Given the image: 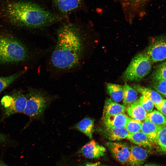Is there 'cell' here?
Instances as JSON below:
<instances>
[{
  "label": "cell",
  "mask_w": 166,
  "mask_h": 166,
  "mask_svg": "<svg viewBox=\"0 0 166 166\" xmlns=\"http://www.w3.org/2000/svg\"><path fill=\"white\" fill-rule=\"evenodd\" d=\"M57 37L51 57L53 65L64 71L79 66L85 50L84 38L80 28L73 24H64L58 29Z\"/></svg>",
  "instance_id": "1"
},
{
  "label": "cell",
  "mask_w": 166,
  "mask_h": 166,
  "mask_svg": "<svg viewBox=\"0 0 166 166\" xmlns=\"http://www.w3.org/2000/svg\"><path fill=\"white\" fill-rule=\"evenodd\" d=\"M1 14L12 24L34 28L47 26L61 19L59 15L27 1L7 2L1 8Z\"/></svg>",
  "instance_id": "2"
},
{
  "label": "cell",
  "mask_w": 166,
  "mask_h": 166,
  "mask_svg": "<svg viewBox=\"0 0 166 166\" xmlns=\"http://www.w3.org/2000/svg\"><path fill=\"white\" fill-rule=\"evenodd\" d=\"M29 56L28 49L20 41L10 35L0 34V63L23 61Z\"/></svg>",
  "instance_id": "3"
},
{
  "label": "cell",
  "mask_w": 166,
  "mask_h": 166,
  "mask_svg": "<svg viewBox=\"0 0 166 166\" xmlns=\"http://www.w3.org/2000/svg\"><path fill=\"white\" fill-rule=\"evenodd\" d=\"M152 63L144 52L136 55L124 72V78L130 81L136 82L141 80L150 72Z\"/></svg>",
  "instance_id": "4"
},
{
  "label": "cell",
  "mask_w": 166,
  "mask_h": 166,
  "mask_svg": "<svg viewBox=\"0 0 166 166\" xmlns=\"http://www.w3.org/2000/svg\"><path fill=\"white\" fill-rule=\"evenodd\" d=\"M26 97V105L23 113L32 119L39 118L49 103V97L44 92L38 90L31 91Z\"/></svg>",
  "instance_id": "5"
},
{
  "label": "cell",
  "mask_w": 166,
  "mask_h": 166,
  "mask_svg": "<svg viewBox=\"0 0 166 166\" xmlns=\"http://www.w3.org/2000/svg\"><path fill=\"white\" fill-rule=\"evenodd\" d=\"M26 101V96L19 92L4 96L1 104L4 109V116L8 117L16 113H23Z\"/></svg>",
  "instance_id": "6"
},
{
  "label": "cell",
  "mask_w": 166,
  "mask_h": 166,
  "mask_svg": "<svg viewBox=\"0 0 166 166\" xmlns=\"http://www.w3.org/2000/svg\"><path fill=\"white\" fill-rule=\"evenodd\" d=\"M106 147L113 157L123 164H127L130 153V147L125 143L108 141L106 143Z\"/></svg>",
  "instance_id": "7"
},
{
  "label": "cell",
  "mask_w": 166,
  "mask_h": 166,
  "mask_svg": "<svg viewBox=\"0 0 166 166\" xmlns=\"http://www.w3.org/2000/svg\"><path fill=\"white\" fill-rule=\"evenodd\" d=\"M144 52L152 62L164 60L166 59V39H159L153 42Z\"/></svg>",
  "instance_id": "8"
},
{
  "label": "cell",
  "mask_w": 166,
  "mask_h": 166,
  "mask_svg": "<svg viewBox=\"0 0 166 166\" xmlns=\"http://www.w3.org/2000/svg\"><path fill=\"white\" fill-rule=\"evenodd\" d=\"M149 153V150L136 145H131L127 164L128 166H142Z\"/></svg>",
  "instance_id": "9"
},
{
  "label": "cell",
  "mask_w": 166,
  "mask_h": 166,
  "mask_svg": "<svg viewBox=\"0 0 166 166\" xmlns=\"http://www.w3.org/2000/svg\"><path fill=\"white\" fill-rule=\"evenodd\" d=\"M106 149L105 147L93 140L84 145L79 152L85 157L97 159L103 156Z\"/></svg>",
  "instance_id": "10"
},
{
  "label": "cell",
  "mask_w": 166,
  "mask_h": 166,
  "mask_svg": "<svg viewBox=\"0 0 166 166\" xmlns=\"http://www.w3.org/2000/svg\"><path fill=\"white\" fill-rule=\"evenodd\" d=\"M132 87L136 91L146 96L150 100L156 108L160 111L164 99L159 93L150 88L138 84H134Z\"/></svg>",
  "instance_id": "11"
},
{
  "label": "cell",
  "mask_w": 166,
  "mask_h": 166,
  "mask_svg": "<svg viewBox=\"0 0 166 166\" xmlns=\"http://www.w3.org/2000/svg\"><path fill=\"white\" fill-rule=\"evenodd\" d=\"M59 11L66 16L76 10L81 5L82 0H53Z\"/></svg>",
  "instance_id": "12"
},
{
  "label": "cell",
  "mask_w": 166,
  "mask_h": 166,
  "mask_svg": "<svg viewBox=\"0 0 166 166\" xmlns=\"http://www.w3.org/2000/svg\"><path fill=\"white\" fill-rule=\"evenodd\" d=\"M101 131L103 136L111 141L125 139L127 138L128 135L125 127L116 128L105 127Z\"/></svg>",
  "instance_id": "13"
},
{
  "label": "cell",
  "mask_w": 166,
  "mask_h": 166,
  "mask_svg": "<svg viewBox=\"0 0 166 166\" xmlns=\"http://www.w3.org/2000/svg\"><path fill=\"white\" fill-rule=\"evenodd\" d=\"M128 117L122 113L110 115L102 119L105 127L121 128L125 127Z\"/></svg>",
  "instance_id": "14"
},
{
  "label": "cell",
  "mask_w": 166,
  "mask_h": 166,
  "mask_svg": "<svg viewBox=\"0 0 166 166\" xmlns=\"http://www.w3.org/2000/svg\"><path fill=\"white\" fill-rule=\"evenodd\" d=\"M135 144L150 150L153 148L152 143L147 136L141 131L129 134L127 138Z\"/></svg>",
  "instance_id": "15"
},
{
  "label": "cell",
  "mask_w": 166,
  "mask_h": 166,
  "mask_svg": "<svg viewBox=\"0 0 166 166\" xmlns=\"http://www.w3.org/2000/svg\"><path fill=\"white\" fill-rule=\"evenodd\" d=\"M126 109V107L108 98L105 101L103 111L102 119L108 116L124 113Z\"/></svg>",
  "instance_id": "16"
},
{
  "label": "cell",
  "mask_w": 166,
  "mask_h": 166,
  "mask_svg": "<svg viewBox=\"0 0 166 166\" xmlns=\"http://www.w3.org/2000/svg\"><path fill=\"white\" fill-rule=\"evenodd\" d=\"M128 115L132 119L144 121L146 118L147 113L141 106L139 100L127 107Z\"/></svg>",
  "instance_id": "17"
},
{
  "label": "cell",
  "mask_w": 166,
  "mask_h": 166,
  "mask_svg": "<svg viewBox=\"0 0 166 166\" xmlns=\"http://www.w3.org/2000/svg\"><path fill=\"white\" fill-rule=\"evenodd\" d=\"M160 126L146 118L142 123L141 131L147 136L152 144H156L158 132Z\"/></svg>",
  "instance_id": "18"
},
{
  "label": "cell",
  "mask_w": 166,
  "mask_h": 166,
  "mask_svg": "<svg viewBox=\"0 0 166 166\" xmlns=\"http://www.w3.org/2000/svg\"><path fill=\"white\" fill-rule=\"evenodd\" d=\"M94 124V120L90 118H85L77 123L74 128L91 138L92 137Z\"/></svg>",
  "instance_id": "19"
},
{
  "label": "cell",
  "mask_w": 166,
  "mask_h": 166,
  "mask_svg": "<svg viewBox=\"0 0 166 166\" xmlns=\"http://www.w3.org/2000/svg\"><path fill=\"white\" fill-rule=\"evenodd\" d=\"M106 87L109 94L115 102H119L123 99V86L117 84L108 83Z\"/></svg>",
  "instance_id": "20"
},
{
  "label": "cell",
  "mask_w": 166,
  "mask_h": 166,
  "mask_svg": "<svg viewBox=\"0 0 166 166\" xmlns=\"http://www.w3.org/2000/svg\"><path fill=\"white\" fill-rule=\"evenodd\" d=\"M137 94L136 91L132 87L125 82L123 86V103L127 107L137 99Z\"/></svg>",
  "instance_id": "21"
},
{
  "label": "cell",
  "mask_w": 166,
  "mask_h": 166,
  "mask_svg": "<svg viewBox=\"0 0 166 166\" xmlns=\"http://www.w3.org/2000/svg\"><path fill=\"white\" fill-rule=\"evenodd\" d=\"M146 118L158 126H166V117L158 110H154L147 113Z\"/></svg>",
  "instance_id": "22"
},
{
  "label": "cell",
  "mask_w": 166,
  "mask_h": 166,
  "mask_svg": "<svg viewBox=\"0 0 166 166\" xmlns=\"http://www.w3.org/2000/svg\"><path fill=\"white\" fill-rule=\"evenodd\" d=\"M156 144L162 152L166 153V126L160 127L157 135Z\"/></svg>",
  "instance_id": "23"
},
{
  "label": "cell",
  "mask_w": 166,
  "mask_h": 166,
  "mask_svg": "<svg viewBox=\"0 0 166 166\" xmlns=\"http://www.w3.org/2000/svg\"><path fill=\"white\" fill-rule=\"evenodd\" d=\"M146 0H126L124 2L126 9L132 14H137L143 3Z\"/></svg>",
  "instance_id": "24"
},
{
  "label": "cell",
  "mask_w": 166,
  "mask_h": 166,
  "mask_svg": "<svg viewBox=\"0 0 166 166\" xmlns=\"http://www.w3.org/2000/svg\"><path fill=\"white\" fill-rule=\"evenodd\" d=\"M23 72L22 71L7 77H0V93L19 77Z\"/></svg>",
  "instance_id": "25"
},
{
  "label": "cell",
  "mask_w": 166,
  "mask_h": 166,
  "mask_svg": "<svg viewBox=\"0 0 166 166\" xmlns=\"http://www.w3.org/2000/svg\"><path fill=\"white\" fill-rule=\"evenodd\" d=\"M142 124L141 121L128 117L125 127L128 134H131L141 131Z\"/></svg>",
  "instance_id": "26"
},
{
  "label": "cell",
  "mask_w": 166,
  "mask_h": 166,
  "mask_svg": "<svg viewBox=\"0 0 166 166\" xmlns=\"http://www.w3.org/2000/svg\"><path fill=\"white\" fill-rule=\"evenodd\" d=\"M152 87L159 93L166 97V80L162 79L153 80Z\"/></svg>",
  "instance_id": "27"
},
{
  "label": "cell",
  "mask_w": 166,
  "mask_h": 166,
  "mask_svg": "<svg viewBox=\"0 0 166 166\" xmlns=\"http://www.w3.org/2000/svg\"><path fill=\"white\" fill-rule=\"evenodd\" d=\"M139 101L141 106L147 113L153 111L154 105L152 102L147 97L142 95Z\"/></svg>",
  "instance_id": "28"
},
{
  "label": "cell",
  "mask_w": 166,
  "mask_h": 166,
  "mask_svg": "<svg viewBox=\"0 0 166 166\" xmlns=\"http://www.w3.org/2000/svg\"><path fill=\"white\" fill-rule=\"evenodd\" d=\"M152 76L153 80L162 79L166 80V61L157 68Z\"/></svg>",
  "instance_id": "29"
},
{
  "label": "cell",
  "mask_w": 166,
  "mask_h": 166,
  "mask_svg": "<svg viewBox=\"0 0 166 166\" xmlns=\"http://www.w3.org/2000/svg\"><path fill=\"white\" fill-rule=\"evenodd\" d=\"M159 111L166 117V99H163V102Z\"/></svg>",
  "instance_id": "30"
},
{
  "label": "cell",
  "mask_w": 166,
  "mask_h": 166,
  "mask_svg": "<svg viewBox=\"0 0 166 166\" xmlns=\"http://www.w3.org/2000/svg\"><path fill=\"white\" fill-rule=\"evenodd\" d=\"M82 166H113L101 164L99 162L95 163H88Z\"/></svg>",
  "instance_id": "31"
},
{
  "label": "cell",
  "mask_w": 166,
  "mask_h": 166,
  "mask_svg": "<svg viewBox=\"0 0 166 166\" xmlns=\"http://www.w3.org/2000/svg\"><path fill=\"white\" fill-rule=\"evenodd\" d=\"M7 140V137L5 135L0 133V142H4Z\"/></svg>",
  "instance_id": "32"
},
{
  "label": "cell",
  "mask_w": 166,
  "mask_h": 166,
  "mask_svg": "<svg viewBox=\"0 0 166 166\" xmlns=\"http://www.w3.org/2000/svg\"><path fill=\"white\" fill-rule=\"evenodd\" d=\"M142 166H162L161 165L155 163L146 164Z\"/></svg>",
  "instance_id": "33"
},
{
  "label": "cell",
  "mask_w": 166,
  "mask_h": 166,
  "mask_svg": "<svg viewBox=\"0 0 166 166\" xmlns=\"http://www.w3.org/2000/svg\"><path fill=\"white\" fill-rule=\"evenodd\" d=\"M0 166H9L4 162L0 160Z\"/></svg>",
  "instance_id": "34"
},
{
  "label": "cell",
  "mask_w": 166,
  "mask_h": 166,
  "mask_svg": "<svg viewBox=\"0 0 166 166\" xmlns=\"http://www.w3.org/2000/svg\"><path fill=\"white\" fill-rule=\"evenodd\" d=\"M119 0L122 3L123 2H124V1H125L126 0Z\"/></svg>",
  "instance_id": "35"
}]
</instances>
